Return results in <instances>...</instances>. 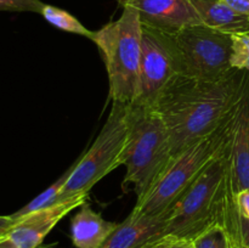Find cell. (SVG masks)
Masks as SVG:
<instances>
[{
    "instance_id": "cell-1",
    "label": "cell",
    "mask_w": 249,
    "mask_h": 248,
    "mask_svg": "<svg viewBox=\"0 0 249 248\" xmlns=\"http://www.w3.org/2000/svg\"><path fill=\"white\" fill-rule=\"evenodd\" d=\"M249 71L231 70L218 79L177 75L153 108L167 125L172 158L218 129L235 111L245 92Z\"/></svg>"
},
{
    "instance_id": "cell-2",
    "label": "cell",
    "mask_w": 249,
    "mask_h": 248,
    "mask_svg": "<svg viewBox=\"0 0 249 248\" xmlns=\"http://www.w3.org/2000/svg\"><path fill=\"white\" fill-rule=\"evenodd\" d=\"M232 136L169 211L168 241H195L209 229L220 226L241 248V214L233 191L231 169Z\"/></svg>"
},
{
    "instance_id": "cell-3",
    "label": "cell",
    "mask_w": 249,
    "mask_h": 248,
    "mask_svg": "<svg viewBox=\"0 0 249 248\" xmlns=\"http://www.w3.org/2000/svg\"><path fill=\"white\" fill-rule=\"evenodd\" d=\"M238 105L218 129L195 141L170 159L169 164L150 190L139 197L133 212L139 214H162L173 208L229 142L235 128Z\"/></svg>"
},
{
    "instance_id": "cell-4",
    "label": "cell",
    "mask_w": 249,
    "mask_h": 248,
    "mask_svg": "<svg viewBox=\"0 0 249 248\" xmlns=\"http://www.w3.org/2000/svg\"><path fill=\"white\" fill-rule=\"evenodd\" d=\"M172 159L167 125L152 107L129 106V135L124 152L126 172L123 190L141 197L155 184Z\"/></svg>"
},
{
    "instance_id": "cell-5",
    "label": "cell",
    "mask_w": 249,
    "mask_h": 248,
    "mask_svg": "<svg viewBox=\"0 0 249 248\" xmlns=\"http://www.w3.org/2000/svg\"><path fill=\"white\" fill-rule=\"evenodd\" d=\"M101 53L112 102L133 105L139 95L142 23L133 7H123L121 17L94 32L91 39Z\"/></svg>"
},
{
    "instance_id": "cell-6",
    "label": "cell",
    "mask_w": 249,
    "mask_h": 248,
    "mask_svg": "<svg viewBox=\"0 0 249 248\" xmlns=\"http://www.w3.org/2000/svg\"><path fill=\"white\" fill-rule=\"evenodd\" d=\"M129 106L112 102L106 123L89 150L77 160L60 196V202L79 195H89L90 190L124 163V152L129 135Z\"/></svg>"
},
{
    "instance_id": "cell-7",
    "label": "cell",
    "mask_w": 249,
    "mask_h": 248,
    "mask_svg": "<svg viewBox=\"0 0 249 248\" xmlns=\"http://www.w3.org/2000/svg\"><path fill=\"white\" fill-rule=\"evenodd\" d=\"M180 74L218 79L231 70V35L206 24H192L173 34Z\"/></svg>"
},
{
    "instance_id": "cell-8",
    "label": "cell",
    "mask_w": 249,
    "mask_h": 248,
    "mask_svg": "<svg viewBox=\"0 0 249 248\" xmlns=\"http://www.w3.org/2000/svg\"><path fill=\"white\" fill-rule=\"evenodd\" d=\"M179 74L173 34L142 24L139 95L134 105L153 108L164 88Z\"/></svg>"
},
{
    "instance_id": "cell-9",
    "label": "cell",
    "mask_w": 249,
    "mask_h": 248,
    "mask_svg": "<svg viewBox=\"0 0 249 248\" xmlns=\"http://www.w3.org/2000/svg\"><path fill=\"white\" fill-rule=\"evenodd\" d=\"M169 212L162 214H139L131 212L118 223L101 248H160L168 242Z\"/></svg>"
},
{
    "instance_id": "cell-10",
    "label": "cell",
    "mask_w": 249,
    "mask_h": 248,
    "mask_svg": "<svg viewBox=\"0 0 249 248\" xmlns=\"http://www.w3.org/2000/svg\"><path fill=\"white\" fill-rule=\"evenodd\" d=\"M122 7H133L139 12L141 23L175 34L185 27L201 24L192 0H118Z\"/></svg>"
},
{
    "instance_id": "cell-11",
    "label": "cell",
    "mask_w": 249,
    "mask_h": 248,
    "mask_svg": "<svg viewBox=\"0 0 249 248\" xmlns=\"http://www.w3.org/2000/svg\"><path fill=\"white\" fill-rule=\"evenodd\" d=\"M88 196L89 195H79L29 213L16 220L7 237L17 248H36L43 245V241L60 220L87 202Z\"/></svg>"
},
{
    "instance_id": "cell-12",
    "label": "cell",
    "mask_w": 249,
    "mask_h": 248,
    "mask_svg": "<svg viewBox=\"0 0 249 248\" xmlns=\"http://www.w3.org/2000/svg\"><path fill=\"white\" fill-rule=\"evenodd\" d=\"M231 169L235 195L249 190V77L245 92L238 105L232 145H231Z\"/></svg>"
},
{
    "instance_id": "cell-13",
    "label": "cell",
    "mask_w": 249,
    "mask_h": 248,
    "mask_svg": "<svg viewBox=\"0 0 249 248\" xmlns=\"http://www.w3.org/2000/svg\"><path fill=\"white\" fill-rule=\"evenodd\" d=\"M118 223L108 221L85 202L71 220V238L77 248H101Z\"/></svg>"
},
{
    "instance_id": "cell-14",
    "label": "cell",
    "mask_w": 249,
    "mask_h": 248,
    "mask_svg": "<svg viewBox=\"0 0 249 248\" xmlns=\"http://www.w3.org/2000/svg\"><path fill=\"white\" fill-rule=\"evenodd\" d=\"M201 22L223 33H249V16L240 14L224 0H192Z\"/></svg>"
},
{
    "instance_id": "cell-15",
    "label": "cell",
    "mask_w": 249,
    "mask_h": 248,
    "mask_svg": "<svg viewBox=\"0 0 249 248\" xmlns=\"http://www.w3.org/2000/svg\"><path fill=\"white\" fill-rule=\"evenodd\" d=\"M75 162L53 182L51 186H49L45 191L41 192L40 195L36 197V198L32 199L31 202L26 204L24 207H22L21 209H18L17 212H15L14 214H11V218L14 220H18V219L23 218V216L28 215L29 213H33V212L39 211L41 208H46V207H50L53 204L58 203L60 202V196L61 192H62L63 187H65L66 182H67L68 177L72 174L73 169H74Z\"/></svg>"
},
{
    "instance_id": "cell-16",
    "label": "cell",
    "mask_w": 249,
    "mask_h": 248,
    "mask_svg": "<svg viewBox=\"0 0 249 248\" xmlns=\"http://www.w3.org/2000/svg\"><path fill=\"white\" fill-rule=\"evenodd\" d=\"M41 16L51 24L61 31L68 32V33H74L78 35L87 36L91 39L94 32L89 31L84 24L80 23L79 19L67 12L66 10L60 9V7L53 6V5H46L41 11Z\"/></svg>"
},
{
    "instance_id": "cell-17",
    "label": "cell",
    "mask_w": 249,
    "mask_h": 248,
    "mask_svg": "<svg viewBox=\"0 0 249 248\" xmlns=\"http://www.w3.org/2000/svg\"><path fill=\"white\" fill-rule=\"evenodd\" d=\"M196 248H240L228 231L220 226L209 229L194 241Z\"/></svg>"
},
{
    "instance_id": "cell-18",
    "label": "cell",
    "mask_w": 249,
    "mask_h": 248,
    "mask_svg": "<svg viewBox=\"0 0 249 248\" xmlns=\"http://www.w3.org/2000/svg\"><path fill=\"white\" fill-rule=\"evenodd\" d=\"M230 66L233 70L249 71V33L231 35Z\"/></svg>"
},
{
    "instance_id": "cell-19",
    "label": "cell",
    "mask_w": 249,
    "mask_h": 248,
    "mask_svg": "<svg viewBox=\"0 0 249 248\" xmlns=\"http://www.w3.org/2000/svg\"><path fill=\"white\" fill-rule=\"evenodd\" d=\"M44 4L40 0H0V11H18V12H36L43 11Z\"/></svg>"
},
{
    "instance_id": "cell-20",
    "label": "cell",
    "mask_w": 249,
    "mask_h": 248,
    "mask_svg": "<svg viewBox=\"0 0 249 248\" xmlns=\"http://www.w3.org/2000/svg\"><path fill=\"white\" fill-rule=\"evenodd\" d=\"M236 199H237L238 211L241 215L249 219V190H245L237 194Z\"/></svg>"
},
{
    "instance_id": "cell-21",
    "label": "cell",
    "mask_w": 249,
    "mask_h": 248,
    "mask_svg": "<svg viewBox=\"0 0 249 248\" xmlns=\"http://www.w3.org/2000/svg\"><path fill=\"white\" fill-rule=\"evenodd\" d=\"M241 248H249V219L241 215L240 219Z\"/></svg>"
},
{
    "instance_id": "cell-22",
    "label": "cell",
    "mask_w": 249,
    "mask_h": 248,
    "mask_svg": "<svg viewBox=\"0 0 249 248\" xmlns=\"http://www.w3.org/2000/svg\"><path fill=\"white\" fill-rule=\"evenodd\" d=\"M15 223L16 220H14L11 215H0V240L7 237Z\"/></svg>"
},
{
    "instance_id": "cell-23",
    "label": "cell",
    "mask_w": 249,
    "mask_h": 248,
    "mask_svg": "<svg viewBox=\"0 0 249 248\" xmlns=\"http://www.w3.org/2000/svg\"><path fill=\"white\" fill-rule=\"evenodd\" d=\"M224 1L240 14L249 16V0H224Z\"/></svg>"
},
{
    "instance_id": "cell-24",
    "label": "cell",
    "mask_w": 249,
    "mask_h": 248,
    "mask_svg": "<svg viewBox=\"0 0 249 248\" xmlns=\"http://www.w3.org/2000/svg\"><path fill=\"white\" fill-rule=\"evenodd\" d=\"M160 248H196V247H195L194 241L173 240V241H168V242Z\"/></svg>"
},
{
    "instance_id": "cell-25",
    "label": "cell",
    "mask_w": 249,
    "mask_h": 248,
    "mask_svg": "<svg viewBox=\"0 0 249 248\" xmlns=\"http://www.w3.org/2000/svg\"><path fill=\"white\" fill-rule=\"evenodd\" d=\"M0 248H17V247L9 240V237H5L2 238V240H0Z\"/></svg>"
},
{
    "instance_id": "cell-26",
    "label": "cell",
    "mask_w": 249,
    "mask_h": 248,
    "mask_svg": "<svg viewBox=\"0 0 249 248\" xmlns=\"http://www.w3.org/2000/svg\"><path fill=\"white\" fill-rule=\"evenodd\" d=\"M36 248H60V247H57L56 245H40Z\"/></svg>"
},
{
    "instance_id": "cell-27",
    "label": "cell",
    "mask_w": 249,
    "mask_h": 248,
    "mask_svg": "<svg viewBox=\"0 0 249 248\" xmlns=\"http://www.w3.org/2000/svg\"><path fill=\"white\" fill-rule=\"evenodd\" d=\"M242 248H243V247H242Z\"/></svg>"
}]
</instances>
